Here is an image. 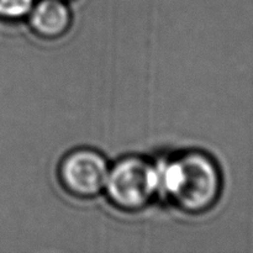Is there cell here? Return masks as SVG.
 Here are the masks:
<instances>
[{
    "label": "cell",
    "mask_w": 253,
    "mask_h": 253,
    "mask_svg": "<svg viewBox=\"0 0 253 253\" xmlns=\"http://www.w3.org/2000/svg\"><path fill=\"white\" fill-rule=\"evenodd\" d=\"M158 197L180 211L199 215L209 211L221 194L219 166L202 151H184L156 161Z\"/></svg>",
    "instance_id": "6da1fadb"
},
{
    "label": "cell",
    "mask_w": 253,
    "mask_h": 253,
    "mask_svg": "<svg viewBox=\"0 0 253 253\" xmlns=\"http://www.w3.org/2000/svg\"><path fill=\"white\" fill-rule=\"evenodd\" d=\"M104 192L121 211H141L158 197L156 161L138 156L121 158L110 166Z\"/></svg>",
    "instance_id": "7a4b0ae2"
},
{
    "label": "cell",
    "mask_w": 253,
    "mask_h": 253,
    "mask_svg": "<svg viewBox=\"0 0 253 253\" xmlns=\"http://www.w3.org/2000/svg\"><path fill=\"white\" fill-rule=\"evenodd\" d=\"M110 165L100 152L77 148L62 158L58 167L61 185L68 194L90 199L104 192Z\"/></svg>",
    "instance_id": "3957f363"
},
{
    "label": "cell",
    "mask_w": 253,
    "mask_h": 253,
    "mask_svg": "<svg viewBox=\"0 0 253 253\" xmlns=\"http://www.w3.org/2000/svg\"><path fill=\"white\" fill-rule=\"evenodd\" d=\"M32 32L43 40H57L68 32L72 15L63 0H40L29 12Z\"/></svg>",
    "instance_id": "277c9868"
},
{
    "label": "cell",
    "mask_w": 253,
    "mask_h": 253,
    "mask_svg": "<svg viewBox=\"0 0 253 253\" xmlns=\"http://www.w3.org/2000/svg\"><path fill=\"white\" fill-rule=\"evenodd\" d=\"M35 0H0V19L19 20L27 16Z\"/></svg>",
    "instance_id": "5b68a950"
}]
</instances>
